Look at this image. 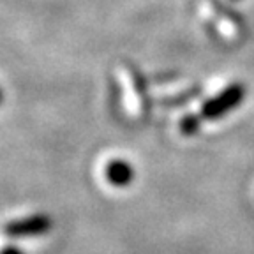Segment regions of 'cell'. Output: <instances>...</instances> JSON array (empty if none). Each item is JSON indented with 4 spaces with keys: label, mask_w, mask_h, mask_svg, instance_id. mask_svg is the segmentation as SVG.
<instances>
[{
    "label": "cell",
    "mask_w": 254,
    "mask_h": 254,
    "mask_svg": "<svg viewBox=\"0 0 254 254\" xmlns=\"http://www.w3.org/2000/svg\"><path fill=\"white\" fill-rule=\"evenodd\" d=\"M2 101H4V94H2V90H0V104H2Z\"/></svg>",
    "instance_id": "8992f818"
},
{
    "label": "cell",
    "mask_w": 254,
    "mask_h": 254,
    "mask_svg": "<svg viewBox=\"0 0 254 254\" xmlns=\"http://www.w3.org/2000/svg\"><path fill=\"white\" fill-rule=\"evenodd\" d=\"M199 120H201L199 115L184 117V120L180 122V131H182L184 134H194V132L199 129Z\"/></svg>",
    "instance_id": "277c9868"
},
{
    "label": "cell",
    "mask_w": 254,
    "mask_h": 254,
    "mask_svg": "<svg viewBox=\"0 0 254 254\" xmlns=\"http://www.w3.org/2000/svg\"><path fill=\"white\" fill-rule=\"evenodd\" d=\"M0 254H23V253H21V251L18 249V247L9 246V247H5V249L0 251Z\"/></svg>",
    "instance_id": "5b68a950"
},
{
    "label": "cell",
    "mask_w": 254,
    "mask_h": 254,
    "mask_svg": "<svg viewBox=\"0 0 254 254\" xmlns=\"http://www.w3.org/2000/svg\"><path fill=\"white\" fill-rule=\"evenodd\" d=\"M52 230V219L46 214H36L30 217H21L16 221H9L4 226V233L7 237L20 238V237H36L44 235Z\"/></svg>",
    "instance_id": "7a4b0ae2"
},
{
    "label": "cell",
    "mask_w": 254,
    "mask_h": 254,
    "mask_svg": "<svg viewBox=\"0 0 254 254\" xmlns=\"http://www.w3.org/2000/svg\"><path fill=\"white\" fill-rule=\"evenodd\" d=\"M244 94H246V90H244V87L240 83L231 85L226 90H222L219 95H215L214 99L206 101L201 106L199 117L206 120H217L221 117L228 115L233 108H237L238 104L242 103Z\"/></svg>",
    "instance_id": "6da1fadb"
},
{
    "label": "cell",
    "mask_w": 254,
    "mask_h": 254,
    "mask_svg": "<svg viewBox=\"0 0 254 254\" xmlns=\"http://www.w3.org/2000/svg\"><path fill=\"white\" fill-rule=\"evenodd\" d=\"M108 182L115 187H126L132 182L134 179V170L127 161L122 159H115V161H110L106 164V170H104Z\"/></svg>",
    "instance_id": "3957f363"
}]
</instances>
